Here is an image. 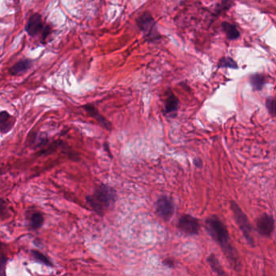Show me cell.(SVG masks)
I'll return each mask as SVG.
<instances>
[{"mask_svg":"<svg viewBox=\"0 0 276 276\" xmlns=\"http://www.w3.org/2000/svg\"><path fill=\"white\" fill-rule=\"evenodd\" d=\"M205 227L208 234L220 246L231 266L236 271L240 270L242 263L240 257L236 248L232 246L226 224L219 216H212L205 220Z\"/></svg>","mask_w":276,"mask_h":276,"instance_id":"obj_1","label":"cell"},{"mask_svg":"<svg viewBox=\"0 0 276 276\" xmlns=\"http://www.w3.org/2000/svg\"><path fill=\"white\" fill-rule=\"evenodd\" d=\"M116 191L110 186L100 185L93 194L88 195L86 200L92 210L99 216H104L110 208L116 202Z\"/></svg>","mask_w":276,"mask_h":276,"instance_id":"obj_2","label":"cell"},{"mask_svg":"<svg viewBox=\"0 0 276 276\" xmlns=\"http://www.w3.org/2000/svg\"><path fill=\"white\" fill-rule=\"evenodd\" d=\"M230 208L234 216L236 224L238 225L245 239L250 246L254 247L255 244H254V239L252 236V226L250 224L248 216H246V213L234 201H231Z\"/></svg>","mask_w":276,"mask_h":276,"instance_id":"obj_3","label":"cell"},{"mask_svg":"<svg viewBox=\"0 0 276 276\" xmlns=\"http://www.w3.org/2000/svg\"><path fill=\"white\" fill-rule=\"evenodd\" d=\"M137 24L140 31L144 33V37L148 42H154L160 38L156 27V21L150 12H145L140 15L137 19Z\"/></svg>","mask_w":276,"mask_h":276,"instance_id":"obj_4","label":"cell"},{"mask_svg":"<svg viewBox=\"0 0 276 276\" xmlns=\"http://www.w3.org/2000/svg\"><path fill=\"white\" fill-rule=\"evenodd\" d=\"M25 30L28 34L31 37H36L38 35H42V39H46L50 34V28L46 25L42 16L38 13H34L28 18Z\"/></svg>","mask_w":276,"mask_h":276,"instance_id":"obj_5","label":"cell"},{"mask_svg":"<svg viewBox=\"0 0 276 276\" xmlns=\"http://www.w3.org/2000/svg\"><path fill=\"white\" fill-rule=\"evenodd\" d=\"M178 229L185 234L194 236L198 235L200 229V224L198 222V219L190 215H182L180 219L178 220Z\"/></svg>","mask_w":276,"mask_h":276,"instance_id":"obj_6","label":"cell"},{"mask_svg":"<svg viewBox=\"0 0 276 276\" xmlns=\"http://www.w3.org/2000/svg\"><path fill=\"white\" fill-rule=\"evenodd\" d=\"M256 230L262 236L270 237L274 230V220L271 215L263 214L256 220Z\"/></svg>","mask_w":276,"mask_h":276,"instance_id":"obj_7","label":"cell"},{"mask_svg":"<svg viewBox=\"0 0 276 276\" xmlns=\"http://www.w3.org/2000/svg\"><path fill=\"white\" fill-rule=\"evenodd\" d=\"M156 212L160 217L164 220H169L174 213V204L169 197H160L156 203Z\"/></svg>","mask_w":276,"mask_h":276,"instance_id":"obj_8","label":"cell"},{"mask_svg":"<svg viewBox=\"0 0 276 276\" xmlns=\"http://www.w3.org/2000/svg\"><path fill=\"white\" fill-rule=\"evenodd\" d=\"M179 107V100L175 96L172 91L169 90L167 92L166 99L164 102V110L168 115H170L172 118L176 116Z\"/></svg>","mask_w":276,"mask_h":276,"instance_id":"obj_9","label":"cell"},{"mask_svg":"<svg viewBox=\"0 0 276 276\" xmlns=\"http://www.w3.org/2000/svg\"><path fill=\"white\" fill-rule=\"evenodd\" d=\"M16 122V118L7 111L0 112V133L7 134L9 132Z\"/></svg>","mask_w":276,"mask_h":276,"instance_id":"obj_10","label":"cell"},{"mask_svg":"<svg viewBox=\"0 0 276 276\" xmlns=\"http://www.w3.org/2000/svg\"><path fill=\"white\" fill-rule=\"evenodd\" d=\"M84 109L89 114V115L92 118H95L103 127L109 130H111V124L108 121L106 120L102 115L99 114L98 111L95 108L94 106H92V105H86V106H84Z\"/></svg>","mask_w":276,"mask_h":276,"instance_id":"obj_11","label":"cell"},{"mask_svg":"<svg viewBox=\"0 0 276 276\" xmlns=\"http://www.w3.org/2000/svg\"><path fill=\"white\" fill-rule=\"evenodd\" d=\"M32 65V60L28 58H24L22 60L16 62V64L13 65L10 68V73L13 76H19L26 72L28 69L31 68Z\"/></svg>","mask_w":276,"mask_h":276,"instance_id":"obj_12","label":"cell"},{"mask_svg":"<svg viewBox=\"0 0 276 276\" xmlns=\"http://www.w3.org/2000/svg\"><path fill=\"white\" fill-rule=\"evenodd\" d=\"M208 262L211 268L217 274V276H228L226 271L223 268L222 265L220 264L218 258H216L214 254H211L208 256Z\"/></svg>","mask_w":276,"mask_h":276,"instance_id":"obj_13","label":"cell"},{"mask_svg":"<svg viewBox=\"0 0 276 276\" xmlns=\"http://www.w3.org/2000/svg\"><path fill=\"white\" fill-rule=\"evenodd\" d=\"M222 28L229 40H236L240 38V32L233 24L228 22H223Z\"/></svg>","mask_w":276,"mask_h":276,"instance_id":"obj_14","label":"cell"},{"mask_svg":"<svg viewBox=\"0 0 276 276\" xmlns=\"http://www.w3.org/2000/svg\"><path fill=\"white\" fill-rule=\"evenodd\" d=\"M250 84L252 85L254 90L261 91L266 84V77L264 75L257 74L253 75L250 76Z\"/></svg>","mask_w":276,"mask_h":276,"instance_id":"obj_15","label":"cell"},{"mask_svg":"<svg viewBox=\"0 0 276 276\" xmlns=\"http://www.w3.org/2000/svg\"><path fill=\"white\" fill-rule=\"evenodd\" d=\"M44 221V218L40 212H36L34 214H32L29 220V224H30L31 228L32 229H38V228L42 227V224Z\"/></svg>","mask_w":276,"mask_h":276,"instance_id":"obj_16","label":"cell"},{"mask_svg":"<svg viewBox=\"0 0 276 276\" xmlns=\"http://www.w3.org/2000/svg\"><path fill=\"white\" fill-rule=\"evenodd\" d=\"M218 67H228V68L237 69L238 66L237 63L235 62L234 59L229 57H225L220 59L218 63Z\"/></svg>","mask_w":276,"mask_h":276,"instance_id":"obj_17","label":"cell"},{"mask_svg":"<svg viewBox=\"0 0 276 276\" xmlns=\"http://www.w3.org/2000/svg\"><path fill=\"white\" fill-rule=\"evenodd\" d=\"M32 255L35 260L42 262L46 266H52V263L50 262V259L42 253L37 251V250H33V251H32Z\"/></svg>","mask_w":276,"mask_h":276,"instance_id":"obj_18","label":"cell"},{"mask_svg":"<svg viewBox=\"0 0 276 276\" xmlns=\"http://www.w3.org/2000/svg\"><path fill=\"white\" fill-rule=\"evenodd\" d=\"M266 108L268 110L269 113L271 114V116L274 117L275 115V101L272 97H268L266 101Z\"/></svg>","mask_w":276,"mask_h":276,"instance_id":"obj_19","label":"cell"},{"mask_svg":"<svg viewBox=\"0 0 276 276\" xmlns=\"http://www.w3.org/2000/svg\"><path fill=\"white\" fill-rule=\"evenodd\" d=\"M7 258L0 255V276H6Z\"/></svg>","mask_w":276,"mask_h":276,"instance_id":"obj_20","label":"cell"},{"mask_svg":"<svg viewBox=\"0 0 276 276\" xmlns=\"http://www.w3.org/2000/svg\"><path fill=\"white\" fill-rule=\"evenodd\" d=\"M163 263H164L165 266H168V267H170V268H172V267H174V266H175V262H174V259L171 258H166V259H164V260L163 261Z\"/></svg>","mask_w":276,"mask_h":276,"instance_id":"obj_21","label":"cell"},{"mask_svg":"<svg viewBox=\"0 0 276 276\" xmlns=\"http://www.w3.org/2000/svg\"><path fill=\"white\" fill-rule=\"evenodd\" d=\"M194 163L195 165H196L197 167H198V168H201L202 165V160H200L199 158L194 159Z\"/></svg>","mask_w":276,"mask_h":276,"instance_id":"obj_22","label":"cell"}]
</instances>
